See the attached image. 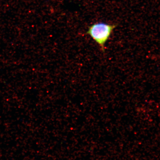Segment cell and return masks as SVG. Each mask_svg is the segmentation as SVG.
Masks as SVG:
<instances>
[{
  "label": "cell",
  "instance_id": "obj_1",
  "mask_svg": "<svg viewBox=\"0 0 160 160\" xmlns=\"http://www.w3.org/2000/svg\"><path fill=\"white\" fill-rule=\"evenodd\" d=\"M117 26L105 23H95L90 26L87 33L94 40L102 51L104 52L105 51V43Z\"/></svg>",
  "mask_w": 160,
  "mask_h": 160
}]
</instances>
